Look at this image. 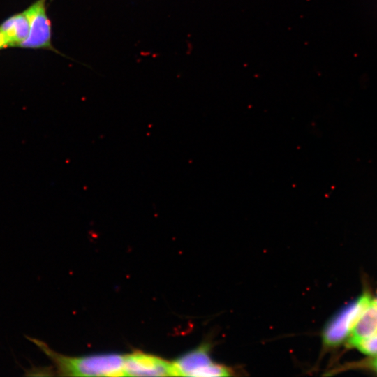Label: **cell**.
Returning <instances> with one entry per match:
<instances>
[{"instance_id": "6da1fadb", "label": "cell", "mask_w": 377, "mask_h": 377, "mask_svg": "<svg viewBox=\"0 0 377 377\" xmlns=\"http://www.w3.org/2000/svg\"><path fill=\"white\" fill-rule=\"evenodd\" d=\"M55 363L63 375L76 376H124V356L101 354L80 357H66L53 352L38 340H33Z\"/></svg>"}, {"instance_id": "7a4b0ae2", "label": "cell", "mask_w": 377, "mask_h": 377, "mask_svg": "<svg viewBox=\"0 0 377 377\" xmlns=\"http://www.w3.org/2000/svg\"><path fill=\"white\" fill-rule=\"evenodd\" d=\"M371 300L370 295L364 293L332 317L323 331V344L333 347L343 342Z\"/></svg>"}, {"instance_id": "3957f363", "label": "cell", "mask_w": 377, "mask_h": 377, "mask_svg": "<svg viewBox=\"0 0 377 377\" xmlns=\"http://www.w3.org/2000/svg\"><path fill=\"white\" fill-rule=\"evenodd\" d=\"M209 351L208 345L202 344L179 357L172 362L174 376L198 377L230 376V369L214 362Z\"/></svg>"}, {"instance_id": "277c9868", "label": "cell", "mask_w": 377, "mask_h": 377, "mask_svg": "<svg viewBox=\"0 0 377 377\" xmlns=\"http://www.w3.org/2000/svg\"><path fill=\"white\" fill-rule=\"evenodd\" d=\"M47 1L37 0L24 10L29 20V32L19 47L47 50L61 54L52 43V22L47 12Z\"/></svg>"}, {"instance_id": "5b68a950", "label": "cell", "mask_w": 377, "mask_h": 377, "mask_svg": "<svg viewBox=\"0 0 377 377\" xmlns=\"http://www.w3.org/2000/svg\"><path fill=\"white\" fill-rule=\"evenodd\" d=\"M124 376H174L172 363L161 357L135 352L124 356Z\"/></svg>"}, {"instance_id": "8992f818", "label": "cell", "mask_w": 377, "mask_h": 377, "mask_svg": "<svg viewBox=\"0 0 377 377\" xmlns=\"http://www.w3.org/2000/svg\"><path fill=\"white\" fill-rule=\"evenodd\" d=\"M377 336V304L371 300L361 314L348 339V345Z\"/></svg>"}, {"instance_id": "52a82bcc", "label": "cell", "mask_w": 377, "mask_h": 377, "mask_svg": "<svg viewBox=\"0 0 377 377\" xmlns=\"http://www.w3.org/2000/svg\"><path fill=\"white\" fill-rule=\"evenodd\" d=\"M10 47H19L27 38L29 32V22L24 11L14 14L6 19L0 25Z\"/></svg>"}, {"instance_id": "ba28073f", "label": "cell", "mask_w": 377, "mask_h": 377, "mask_svg": "<svg viewBox=\"0 0 377 377\" xmlns=\"http://www.w3.org/2000/svg\"><path fill=\"white\" fill-rule=\"evenodd\" d=\"M350 347H355L364 354L377 356V336L357 341Z\"/></svg>"}, {"instance_id": "9c48e42d", "label": "cell", "mask_w": 377, "mask_h": 377, "mask_svg": "<svg viewBox=\"0 0 377 377\" xmlns=\"http://www.w3.org/2000/svg\"><path fill=\"white\" fill-rule=\"evenodd\" d=\"M10 47V44L0 28V50Z\"/></svg>"}, {"instance_id": "30bf717a", "label": "cell", "mask_w": 377, "mask_h": 377, "mask_svg": "<svg viewBox=\"0 0 377 377\" xmlns=\"http://www.w3.org/2000/svg\"><path fill=\"white\" fill-rule=\"evenodd\" d=\"M372 367L377 372V356L372 362Z\"/></svg>"}, {"instance_id": "8fae6325", "label": "cell", "mask_w": 377, "mask_h": 377, "mask_svg": "<svg viewBox=\"0 0 377 377\" xmlns=\"http://www.w3.org/2000/svg\"><path fill=\"white\" fill-rule=\"evenodd\" d=\"M373 301L377 304V297Z\"/></svg>"}]
</instances>
